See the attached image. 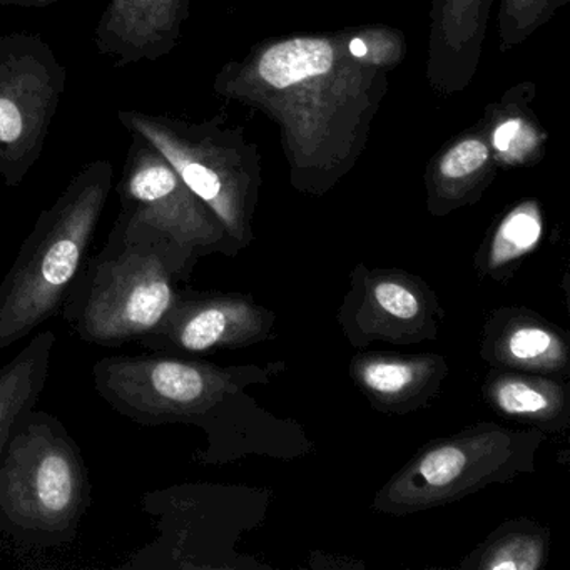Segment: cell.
Instances as JSON below:
<instances>
[{
	"mask_svg": "<svg viewBox=\"0 0 570 570\" xmlns=\"http://www.w3.org/2000/svg\"><path fill=\"white\" fill-rule=\"evenodd\" d=\"M91 502L81 446L58 416L31 410L0 453V533L28 549L69 546Z\"/></svg>",
	"mask_w": 570,
	"mask_h": 570,
	"instance_id": "4",
	"label": "cell"
},
{
	"mask_svg": "<svg viewBox=\"0 0 570 570\" xmlns=\"http://www.w3.org/2000/svg\"><path fill=\"white\" fill-rule=\"evenodd\" d=\"M533 98L535 85L520 82L499 101L487 106L480 118L499 168H525L537 165L546 155L547 132L532 111Z\"/></svg>",
	"mask_w": 570,
	"mask_h": 570,
	"instance_id": "18",
	"label": "cell"
},
{
	"mask_svg": "<svg viewBox=\"0 0 570 570\" xmlns=\"http://www.w3.org/2000/svg\"><path fill=\"white\" fill-rule=\"evenodd\" d=\"M276 366H219L166 353L105 356L92 366L98 395L142 426L196 425L209 436L203 462H219L229 413L245 389L266 382Z\"/></svg>",
	"mask_w": 570,
	"mask_h": 570,
	"instance_id": "5",
	"label": "cell"
},
{
	"mask_svg": "<svg viewBox=\"0 0 570 570\" xmlns=\"http://www.w3.org/2000/svg\"><path fill=\"white\" fill-rule=\"evenodd\" d=\"M68 68L39 35L0 36V178L18 188L45 151Z\"/></svg>",
	"mask_w": 570,
	"mask_h": 570,
	"instance_id": "8",
	"label": "cell"
},
{
	"mask_svg": "<svg viewBox=\"0 0 570 570\" xmlns=\"http://www.w3.org/2000/svg\"><path fill=\"white\" fill-rule=\"evenodd\" d=\"M569 0H502L499 9L500 51L523 45Z\"/></svg>",
	"mask_w": 570,
	"mask_h": 570,
	"instance_id": "22",
	"label": "cell"
},
{
	"mask_svg": "<svg viewBox=\"0 0 570 570\" xmlns=\"http://www.w3.org/2000/svg\"><path fill=\"white\" fill-rule=\"evenodd\" d=\"M550 533L530 519L497 527L482 546L463 560L466 570H539L549 559Z\"/></svg>",
	"mask_w": 570,
	"mask_h": 570,
	"instance_id": "21",
	"label": "cell"
},
{
	"mask_svg": "<svg viewBox=\"0 0 570 570\" xmlns=\"http://www.w3.org/2000/svg\"><path fill=\"white\" fill-rule=\"evenodd\" d=\"M61 0H0V6H14V8L42 9L58 4Z\"/></svg>",
	"mask_w": 570,
	"mask_h": 570,
	"instance_id": "23",
	"label": "cell"
},
{
	"mask_svg": "<svg viewBox=\"0 0 570 570\" xmlns=\"http://www.w3.org/2000/svg\"><path fill=\"white\" fill-rule=\"evenodd\" d=\"M191 0H108L96 26L98 55L115 68L158 61L175 51Z\"/></svg>",
	"mask_w": 570,
	"mask_h": 570,
	"instance_id": "12",
	"label": "cell"
},
{
	"mask_svg": "<svg viewBox=\"0 0 570 570\" xmlns=\"http://www.w3.org/2000/svg\"><path fill=\"white\" fill-rule=\"evenodd\" d=\"M129 132L151 142L185 185L218 216L239 252L255 239L253 219L263 186L262 153L222 119L191 122L166 115L119 111Z\"/></svg>",
	"mask_w": 570,
	"mask_h": 570,
	"instance_id": "6",
	"label": "cell"
},
{
	"mask_svg": "<svg viewBox=\"0 0 570 570\" xmlns=\"http://www.w3.org/2000/svg\"><path fill=\"white\" fill-rule=\"evenodd\" d=\"M129 135L131 145L116 186L121 212L158 229L196 259L238 255L218 216L185 185L165 156L142 136Z\"/></svg>",
	"mask_w": 570,
	"mask_h": 570,
	"instance_id": "9",
	"label": "cell"
},
{
	"mask_svg": "<svg viewBox=\"0 0 570 570\" xmlns=\"http://www.w3.org/2000/svg\"><path fill=\"white\" fill-rule=\"evenodd\" d=\"M442 305L435 289L403 269L358 265L338 309L343 335L355 348L372 343L419 345L439 338Z\"/></svg>",
	"mask_w": 570,
	"mask_h": 570,
	"instance_id": "10",
	"label": "cell"
},
{
	"mask_svg": "<svg viewBox=\"0 0 570 570\" xmlns=\"http://www.w3.org/2000/svg\"><path fill=\"white\" fill-rule=\"evenodd\" d=\"M543 238V213L539 202L525 199L500 218L475 255L480 276L503 279Z\"/></svg>",
	"mask_w": 570,
	"mask_h": 570,
	"instance_id": "20",
	"label": "cell"
},
{
	"mask_svg": "<svg viewBox=\"0 0 570 570\" xmlns=\"http://www.w3.org/2000/svg\"><path fill=\"white\" fill-rule=\"evenodd\" d=\"M56 343L55 332H39L14 358L0 366V453L22 416L41 400Z\"/></svg>",
	"mask_w": 570,
	"mask_h": 570,
	"instance_id": "19",
	"label": "cell"
},
{
	"mask_svg": "<svg viewBox=\"0 0 570 570\" xmlns=\"http://www.w3.org/2000/svg\"><path fill=\"white\" fill-rule=\"evenodd\" d=\"M482 395L497 415L543 433L562 432L570 425L569 389L556 376L492 368Z\"/></svg>",
	"mask_w": 570,
	"mask_h": 570,
	"instance_id": "17",
	"label": "cell"
},
{
	"mask_svg": "<svg viewBox=\"0 0 570 570\" xmlns=\"http://www.w3.org/2000/svg\"><path fill=\"white\" fill-rule=\"evenodd\" d=\"M493 0H432L426 81L443 98L465 91L479 71Z\"/></svg>",
	"mask_w": 570,
	"mask_h": 570,
	"instance_id": "14",
	"label": "cell"
},
{
	"mask_svg": "<svg viewBox=\"0 0 570 570\" xmlns=\"http://www.w3.org/2000/svg\"><path fill=\"white\" fill-rule=\"evenodd\" d=\"M547 433L480 422L419 450L373 499V510L403 517L456 502L493 483L533 472Z\"/></svg>",
	"mask_w": 570,
	"mask_h": 570,
	"instance_id": "7",
	"label": "cell"
},
{
	"mask_svg": "<svg viewBox=\"0 0 570 570\" xmlns=\"http://www.w3.org/2000/svg\"><path fill=\"white\" fill-rule=\"evenodd\" d=\"M115 168L96 159L81 169L55 205L41 212L0 282V352L61 312L88 259L89 246L112 189Z\"/></svg>",
	"mask_w": 570,
	"mask_h": 570,
	"instance_id": "3",
	"label": "cell"
},
{
	"mask_svg": "<svg viewBox=\"0 0 570 570\" xmlns=\"http://www.w3.org/2000/svg\"><path fill=\"white\" fill-rule=\"evenodd\" d=\"M153 226L119 212L101 252L86 259L62 318L88 345L118 348L155 332L196 263Z\"/></svg>",
	"mask_w": 570,
	"mask_h": 570,
	"instance_id": "2",
	"label": "cell"
},
{
	"mask_svg": "<svg viewBox=\"0 0 570 570\" xmlns=\"http://www.w3.org/2000/svg\"><path fill=\"white\" fill-rule=\"evenodd\" d=\"M479 355L490 368L546 376H567L570 370L569 336L523 306H500L487 315Z\"/></svg>",
	"mask_w": 570,
	"mask_h": 570,
	"instance_id": "13",
	"label": "cell"
},
{
	"mask_svg": "<svg viewBox=\"0 0 570 570\" xmlns=\"http://www.w3.org/2000/svg\"><path fill=\"white\" fill-rule=\"evenodd\" d=\"M348 373L373 409L405 415L425 409L439 396L450 366L436 353L366 352L353 356Z\"/></svg>",
	"mask_w": 570,
	"mask_h": 570,
	"instance_id": "15",
	"label": "cell"
},
{
	"mask_svg": "<svg viewBox=\"0 0 570 570\" xmlns=\"http://www.w3.org/2000/svg\"><path fill=\"white\" fill-rule=\"evenodd\" d=\"M389 66L356 58L350 29L266 39L223 66L213 89L278 128L296 191L323 196L358 163L389 91Z\"/></svg>",
	"mask_w": 570,
	"mask_h": 570,
	"instance_id": "1",
	"label": "cell"
},
{
	"mask_svg": "<svg viewBox=\"0 0 570 570\" xmlns=\"http://www.w3.org/2000/svg\"><path fill=\"white\" fill-rule=\"evenodd\" d=\"M497 165L482 121L440 149L426 166V209L442 218L475 205L495 179Z\"/></svg>",
	"mask_w": 570,
	"mask_h": 570,
	"instance_id": "16",
	"label": "cell"
},
{
	"mask_svg": "<svg viewBox=\"0 0 570 570\" xmlns=\"http://www.w3.org/2000/svg\"><path fill=\"white\" fill-rule=\"evenodd\" d=\"M276 315L243 293L179 288L161 325L139 338L146 352L199 355L246 348L272 338Z\"/></svg>",
	"mask_w": 570,
	"mask_h": 570,
	"instance_id": "11",
	"label": "cell"
}]
</instances>
